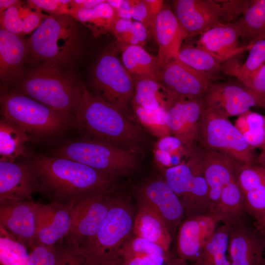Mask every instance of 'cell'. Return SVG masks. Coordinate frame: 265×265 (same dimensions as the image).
Returning <instances> with one entry per match:
<instances>
[{"label": "cell", "instance_id": "cell-53", "mask_svg": "<svg viewBox=\"0 0 265 265\" xmlns=\"http://www.w3.org/2000/svg\"><path fill=\"white\" fill-rule=\"evenodd\" d=\"M23 1L17 0H0V13H3L5 10L13 6L20 4Z\"/></svg>", "mask_w": 265, "mask_h": 265}, {"label": "cell", "instance_id": "cell-44", "mask_svg": "<svg viewBox=\"0 0 265 265\" xmlns=\"http://www.w3.org/2000/svg\"><path fill=\"white\" fill-rule=\"evenodd\" d=\"M71 0H28L31 8L44 10L51 16L69 15Z\"/></svg>", "mask_w": 265, "mask_h": 265}, {"label": "cell", "instance_id": "cell-13", "mask_svg": "<svg viewBox=\"0 0 265 265\" xmlns=\"http://www.w3.org/2000/svg\"><path fill=\"white\" fill-rule=\"evenodd\" d=\"M205 107L228 118L239 116L254 106L263 107L265 96L246 87L238 80L212 82L202 98Z\"/></svg>", "mask_w": 265, "mask_h": 265}, {"label": "cell", "instance_id": "cell-40", "mask_svg": "<svg viewBox=\"0 0 265 265\" xmlns=\"http://www.w3.org/2000/svg\"><path fill=\"white\" fill-rule=\"evenodd\" d=\"M169 254L170 252L165 251L154 242L132 235L122 247L121 259L122 262L123 260L147 255L167 256Z\"/></svg>", "mask_w": 265, "mask_h": 265}, {"label": "cell", "instance_id": "cell-2", "mask_svg": "<svg viewBox=\"0 0 265 265\" xmlns=\"http://www.w3.org/2000/svg\"><path fill=\"white\" fill-rule=\"evenodd\" d=\"M74 124L85 132L87 138L144 154L146 137L141 127L83 84Z\"/></svg>", "mask_w": 265, "mask_h": 265}, {"label": "cell", "instance_id": "cell-14", "mask_svg": "<svg viewBox=\"0 0 265 265\" xmlns=\"http://www.w3.org/2000/svg\"><path fill=\"white\" fill-rule=\"evenodd\" d=\"M215 81L179 59L163 66L158 80L171 101L202 99L210 85Z\"/></svg>", "mask_w": 265, "mask_h": 265}, {"label": "cell", "instance_id": "cell-19", "mask_svg": "<svg viewBox=\"0 0 265 265\" xmlns=\"http://www.w3.org/2000/svg\"><path fill=\"white\" fill-rule=\"evenodd\" d=\"M73 205L36 203L37 229L34 245L55 246L63 241L71 226Z\"/></svg>", "mask_w": 265, "mask_h": 265}, {"label": "cell", "instance_id": "cell-35", "mask_svg": "<svg viewBox=\"0 0 265 265\" xmlns=\"http://www.w3.org/2000/svg\"><path fill=\"white\" fill-rule=\"evenodd\" d=\"M133 81L132 105L146 109H155L162 106L167 109L171 102L158 81L149 79L133 80Z\"/></svg>", "mask_w": 265, "mask_h": 265}, {"label": "cell", "instance_id": "cell-43", "mask_svg": "<svg viewBox=\"0 0 265 265\" xmlns=\"http://www.w3.org/2000/svg\"><path fill=\"white\" fill-rule=\"evenodd\" d=\"M119 265H187L186 261L170 254L147 255L122 261Z\"/></svg>", "mask_w": 265, "mask_h": 265}, {"label": "cell", "instance_id": "cell-50", "mask_svg": "<svg viewBox=\"0 0 265 265\" xmlns=\"http://www.w3.org/2000/svg\"><path fill=\"white\" fill-rule=\"evenodd\" d=\"M132 28L137 45L142 46L148 37V31L146 27L142 23L134 21H132Z\"/></svg>", "mask_w": 265, "mask_h": 265}, {"label": "cell", "instance_id": "cell-7", "mask_svg": "<svg viewBox=\"0 0 265 265\" xmlns=\"http://www.w3.org/2000/svg\"><path fill=\"white\" fill-rule=\"evenodd\" d=\"M143 154L89 138L69 142L54 156L74 160L116 179L134 171Z\"/></svg>", "mask_w": 265, "mask_h": 265}, {"label": "cell", "instance_id": "cell-41", "mask_svg": "<svg viewBox=\"0 0 265 265\" xmlns=\"http://www.w3.org/2000/svg\"><path fill=\"white\" fill-rule=\"evenodd\" d=\"M243 194L248 214L258 222L265 212V182Z\"/></svg>", "mask_w": 265, "mask_h": 265}, {"label": "cell", "instance_id": "cell-51", "mask_svg": "<svg viewBox=\"0 0 265 265\" xmlns=\"http://www.w3.org/2000/svg\"><path fill=\"white\" fill-rule=\"evenodd\" d=\"M116 11L119 18L131 19L133 11L132 0H122L120 6Z\"/></svg>", "mask_w": 265, "mask_h": 265}, {"label": "cell", "instance_id": "cell-5", "mask_svg": "<svg viewBox=\"0 0 265 265\" xmlns=\"http://www.w3.org/2000/svg\"><path fill=\"white\" fill-rule=\"evenodd\" d=\"M134 220L130 198L118 189L98 233L78 249L95 265H119L122 247L133 235Z\"/></svg>", "mask_w": 265, "mask_h": 265}, {"label": "cell", "instance_id": "cell-45", "mask_svg": "<svg viewBox=\"0 0 265 265\" xmlns=\"http://www.w3.org/2000/svg\"><path fill=\"white\" fill-rule=\"evenodd\" d=\"M132 23L131 19L118 18L113 24L111 32L115 36L119 47L121 48L130 38L132 33Z\"/></svg>", "mask_w": 265, "mask_h": 265}, {"label": "cell", "instance_id": "cell-6", "mask_svg": "<svg viewBox=\"0 0 265 265\" xmlns=\"http://www.w3.org/2000/svg\"><path fill=\"white\" fill-rule=\"evenodd\" d=\"M1 117L22 128L32 140H42L65 130L74 119L15 91L0 96Z\"/></svg>", "mask_w": 265, "mask_h": 265}, {"label": "cell", "instance_id": "cell-17", "mask_svg": "<svg viewBox=\"0 0 265 265\" xmlns=\"http://www.w3.org/2000/svg\"><path fill=\"white\" fill-rule=\"evenodd\" d=\"M205 106L202 99H176L166 109V122L170 134L190 150L197 141L199 122Z\"/></svg>", "mask_w": 265, "mask_h": 265}, {"label": "cell", "instance_id": "cell-18", "mask_svg": "<svg viewBox=\"0 0 265 265\" xmlns=\"http://www.w3.org/2000/svg\"><path fill=\"white\" fill-rule=\"evenodd\" d=\"M218 222L212 214L184 219L178 229L177 256L186 261L194 262L214 233Z\"/></svg>", "mask_w": 265, "mask_h": 265}, {"label": "cell", "instance_id": "cell-46", "mask_svg": "<svg viewBox=\"0 0 265 265\" xmlns=\"http://www.w3.org/2000/svg\"><path fill=\"white\" fill-rule=\"evenodd\" d=\"M253 91L265 96V63L244 84Z\"/></svg>", "mask_w": 265, "mask_h": 265}, {"label": "cell", "instance_id": "cell-36", "mask_svg": "<svg viewBox=\"0 0 265 265\" xmlns=\"http://www.w3.org/2000/svg\"><path fill=\"white\" fill-rule=\"evenodd\" d=\"M235 126L252 148H261L265 141V115L251 111L239 115Z\"/></svg>", "mask_w": 265, "mask_h": 265}, {"label": "cell", "instance_id": "cell-31", "mask_svg": "<svg viewBox=\"0 0 265 265\" xmlns=\"http://www.w3.org/2000/svg\"><path fill=\"white\" fill-rule=\"evenodd\" d=\"M69 15L89 28L96 37L111 31L119 18L106 0L92 8H71Z\"/></svg>", "mask_w": 265, "mask_h": 265}, {"label": "cell", "instance_id": "cell-54", "mask_svg": "<svg viewBox=\"0 0 265 265\" xmlns=\"http://www.w3.org/2000/svg\"><path fill=\"white\" fill-rule=\"evenodd\" d=\"M261 148L262 151L257 159L256 164L265 167V141Z\"/></svg>", "mask_w": 265, "mask_h": 265}, {"label": "cell", "instance_id": "cell-27", "mask_svg": "<svg viewBox=\"0 0 265 265\" xmlns=\"http://www.w3.org/2000/svg\"><path fill=\"white\" fill-rule=\"evenodd\" d=\"M248 214L237 175L223 188L213 215L219 222L233 226L246 222Z\"/></svg>", "mask_w": 265, "mask_h": 265}, {"label": "cell", "instance_id": "cell-48", "mask_svg": "<svg viewBox=\"0 0 265 265\" xmlns=\"http://www.w3.org/2000/svg\"><path fill=\"white\" fill-rule=\"evenodd\" d=\"M132 2L133 8L132 18L142 23L145 26L148 15V8L145 0H132Z\"/></svg>", "mask_w": 265, "mask_h": 265}, {"label": "cell", "instance_id": "cell-21", "mask_svg": "<svg viewBox=\"0 0 265 265\" xmlns=\"http://www.w3.org/2000/svg\"><path fill=\"white\" fill-rule=\"evenodd\" d=\"M265 250V237L247 222L231 227L228 252L231 265H261Z\"/></svg>", "mask_w": 265, "mask_h": 265}, {"label": "cell", "instance_id": "cell-3", "mask_svg": "<svg viewBox=\"0 0 265 265\" xmlns=\"http://www.w3.org/2000/svg\"><path fill=\"white\" fill-rule=\"evenodd\" d=\"M82 83L68 77L59 67L43 63L30 70L15 91L74 119L82 95Z\"/></svg>", "mask_w": 265, "mask_h": 265}, {"label": "cell", "instance_id": "cell-42", "mask_svg": "<svg viewBox=\"0 0 265 265\" xmlns=\"http://www.w3.org/2000/svg\"><path fill=\"white\" fill-rule=\"evenodd\" d=\"M56 265H95L80 250L64 242L58 244Z\"/></svg>", "mask_w": 265, "mask_h": 265}, {"label": "cell", "instance_id": "cell-56", "mask_svg": "<svg viewBox=\"0 0 265 265\" xmlns=\"http://www.w3.org/2000/svg\"><path fill=\"white\" fill-rule=\"evenodd\" d=\"M106 2L115 10H117L120 6L122 0H106Z\"/></svg>", "mask_w": 265, "mask_h": 265}, {"label": "cell", "instance_id": "cell-16", "mask_svg": "<svg viewBox=\"0 0 265 265\" xmlns=\"http://www.w3.org/2000/svg\"><path fill=\"white\" fill-rule=\"evenodd\" d=\"M137 195L164 221L172 237L185 218V211L178 196L163 178H156L143 184Z\"/></svg>", "mask_w": 265, "mask_h": 265}, {"label": "cell", "instance_id": "cell-9", "mask_svg": "<svg viewBox=\"0 0 265 265\" xmlns=\"http://www.w3.org/2000/svg\"><path fill=\"white\" fill-rule=\"evenodd\" d=\"M249 0H176L172 9L186 39L201 35L220 23H232Z\"/></svg>", "mask_w": 265, "mask_h": 265}, {"label": "cell", "instance_id": "cell-37", "mask_svg": "<svg viewBox=\"0 0 265 265\" xmlns=\"http://www.w3.org/2000/svg\"><path fill=\"white\" fill-rule=\"evenodd\" d=\"M135 119L152 134L161 138L170 134L166 122V108L146 109L132 105Z\"/></svg>", "mask_w": 265, "mask_h": 265}, {"label": "cell", "instance_id": "cell-59", "mask_svg": "<svg viewBox=\"0 0 265 265\" xmlns=\"http://www.w3.org/2000/svg\"><path fill=\"white\" fill-rule=\"evenodd\" d=\"M264 109H265V106L264 107Z\"/></svg>", "mask_w": 265, "mask_h": 265}, {"label": "cell", "instance_id": "cell-52", "mask_svg": "<svg viewBox=\"0 0 265 265\" xmlns=\"http://www.w3.org/2000/svg\"><path fill=\"white\" fill-rule=\"evenodd\" d=\"M104 0H74L70 2L71 8H92L104 2Z\"/></svg>", "mask_w": 265, "mask_h": 265}, {"label": "cell", "instance_id": "cell-34", "mask_svg": "<svg viewBox=\"0 0 265 265\" xmlns=\"http://www.w3.org/2000/svg\"><path fill=\"white\" fill-rule=\"evenodd\" d=\"M231 227L225 224L217 227L193 265H231L227 256Z\"/></svg>", "mask_w": 265, "mask_h": 265}, {"label": "cell", "instance_id": "cell-10", "mask_svg": "<svg viewBox=\"0 0 265 265\" xmlns=\"http://www.w3.org/2000/svg\"><path fill=\"white\" fill-rule=\"evenodd\" d=\"M202 149L216 151L242 165L256 163L255 149L228 119L205 107L199 122L197 141Z\"/></svg>", "mask_w": 265, "mask_h": 265}, {"label": "cell", "instance_id": "cell-33", "mask_svg": "<svg viewBox=\"0 0 265 265\" xmlns=\"http://www.w3.org/2000/svg\"><path fill=\"white\" fill-rule=\"evenodd\" d=\"M32 141L21 127L1 117L0 121V160L14 161L26 150V144Z\"/></svg>", "mask_w": 265, "mask_h": 265}, {"label": "cell", "instance_id": "cell-20", "mask_svg": "<svg viewBox=\"0 0 265 265\" xmlns=\"http://www.w3.org/2000/svg\"><path fill=\"white\" fill-rule=\"evenodd\" d=\"M0 226L30 250L37 233L36 203L27 200L1 205Z\"/></svg>", "mask_w": 265, "mask_h": 265}, {"label": "cell", "instance_id": "cell-30", "mask_svg": "<svg viewBox=\"0 0 265 265\" xmlns=\"http://www.w3.org/2000/svg\"><path fill=\"white\" fill-rule=\"evenodd\" d=\"M242 14L236 22L240 31L241 43L249 50L255 43L265 38V0L249 1Z\"/></svg>", "mask_w": 265, "mask_h": 265}, {"label": "cell", "instance_id": "cell-15", "mask_svg": "<svg viewBox=\"0 0 265 265\" xmlns=\"http://www.w3.org/2000/svg\"><path fill=\"white\" fill-rule=\"evenodd\" d=\"M39 191L38 176L30 161L0 160V206L32 200Z\"/></svg>", "mask_w": 265, "mask_h": 265}, {"label": "cell", "instance_id": "cell-58", "mask_svg": "<svg viewBox=\"0 0 265 265\" xmlns=\"http://www.w3.org/2000/svg\"><path fill=\"white\" fill-rule=\"evenodd\" d=\"M261 232H262V231H261ZM262 232L264 234V236H265V231H263V232Z\"/></svg>", "mask_w": 265, "mask_h": 265}, {"label": "cell", "instance_id": "cell-39", "mask_svg": "<svg viewBox=\"0 0 265 265\" xmlns=\"http://www.w3.org/2000/svg\"><path fill=\"white\" fill-rule=\"evenodd\" d=\"M0 229V261L1 265H27L29 252L27 247Z\"/></svg>", "mask_w": 265, "mask_h": 265}, {"label": "cell", "instance_id": "cell-28", "mask_svg": "<svg viewBox=\"0 0 265 265\" xmlns=\"http://www.w3.org/2000/svg\"><path fill=\"white\" fill-rule=\"evenodd\" d=\"M122 60L133 80L149 79L158 81L162 68L159 60L142 46L132 45L123 49Z\"/></svg>", "mask_w": 265, "mask_h": 265}, {"label": "cell", "instance_id": "cell-23", "mask_svg": "<svg viewBox=\"0 0 265 265\" xmlns=\"http://www.w3.org/2000/svg\"><path fill=\"white\" fill-rule=\"evenodd\" d=\"M153 35L159 47L157 57L162 67L171 61L178 59L185 34L173 10L163 4L155 23Z\"/></svg>", "mask_w": 265, "mask_h": 265}, {"label": "cell", "instance_id": "cell-12", "mask_svg": "<svg viewBox=\"0 0 265 265\" xmlns=\"http://www.w3.org/2000/svg\"><path fill=\"white\" fill-rule=\"evenodd\" d=\"M118 189L91 195L74 202L71 226L63 242L79 249L88 243L102 226Z\"/></svg>", "mask_w": 265, "mask_h": 265}, {"label": "cell", "instance_id": "cell-57", "mask_svg": "<svg viewBox=\"0 0 265 265\" xmlns=\"http://www.w3.org/2000/svg\"><path fill=\"white\" fill-rule=\"evenodd\" d=\"M261 265H265V259H263V261L262 262Z\"/></svg>", "mask_w": 265, "mask_h": 265}, {"label": "cell", "instance_id": "cell-1", "mask_svg": "<svg viewBox=\"0 0 265 265\" xmlns=\"http://www.w3.org/2000/svg\"><path fill=\"white\" fill-rule=\"evenodd\" d=\"M29 161L38 176L39 192L51 203H72L117 188L116 179L69 159L38 155Z\"/></svg>", "mask_w": 265, "mask_h": 265}, {"label": "cell", "instance_id": "cell-24", "mask_svg": "<svg viewBox=\"0 0 265 265\" xmlns=\"http://www.w3.org/2000/svg\"><path fill=\"white\" fill-rule=\"evenodd\" d=\"M21 36L0 29V78L5 85H14L23 78L28 49L27 41Z\"/></svg>", "mask_w": 265, "mask_h": 265}, {"label": "cell", "instance_id": "cell-29", "mask_svg": "<svg viewBox=\"0 0 265 265\" xmlns=\"http://www.w3.org/2000/svg\"><path fill=\"white\" fill-rule=\"evenodd\" d=\"M22 3L0 14L1 29L20 35L29 34L36 30L49 16L40 10L24 6Z\"/></svg>", "mask_w": 265, "mask_h": 265}, {"label": "cell", "instance_id": "cell-25", "mask_svg": "<svg viewBox=\"0 0 265 265\" xmlns=\"http://www.w3.org/2000/svg\"><path fill=\"white\" fill-rule=\"evenodd\" d=\"M196 45L224 62L249 50L242 45L236 22L220 23L200 35Z\"/></svg>", "mask_w": 265, "mask_h": 265}, {"label": "cell", "instance_id": "cell-11", "mask_svg": "<svg viewBox=\"0 0 265 265\" xmlns=\"http://www.w3.org/2000/svg\"><path fill=\"white\" fill-rule=\"evenodd\" d=\"M92 84L94 94L129 116L134 81L114 52H106L99 58L94 68Z\"/></svg>", "mask_w": 265, "mask_h": 265}, {"label": "cell", "instance_id": "cell-4", "mask_svg": "<svg viewBox=\"0 0 265 265\" xmlns=\"http://www.w3.org/2000/svg\"><path fill=\"white\" fill-rule=\"evenodd\" d=\"M75 21L69 15H49L27 40L28 53L43 63L69 67L78 57L81 46Z\"/></svg>", "mask_w": 265, "mask_h": 265}, {"label": "cell", "instance_id": "cell-32", "mask_svg": "<svg viewBox=\"0 0 265 265\" xmlns=\"http://www.w3.org/2000/svg\"><path fill=\"white\" fill-rule=\"evenodd\" d=\"M178 59L216 81L224 62L197 45L182 46Z\"/></svg>", "mask_w": 265, "mask_h": 265}, {"label": "cell", "instance_id": "cell-47", "mask_svg": "<svg viewBox=\"0 0 265 265\" xmlns=\"http://www.w3.org/2000/svg\"><path fill=\"white\" fill-rule=\"evenodd\" d=\"M148 8V15L145 27L148 32L153 35L155 21L161 10L163 1L161 0H145Z\"/></svg>", "mask_w": 265, "mask_h": 265}, {"label": "cell", "instance_id": "cell-26", "mask_svg": "<svg viewBox=\"0 0 265 265\" xmlns=\"http://www.w3.org/2000/svg\"><path fill=\"white\" fill-rule=\"evenodd\" d=\"M133 235L146 239L170 252L172 237L162 218L148 205L138 200Z\"/></svg>", "mask_w": 265, "mask_h": 265}, {"label": "cell", "instance_id": "cell-8", "mask_svg": "<svg viewBox=\"0 0 265 265\" xmlns=\"http://www.w3.org/2000/svg\"><path fill=\"white\" fill-rule=\"evenodd\" d=\"M163 177L181 200L185 218L212 214L208 187L204 174L203 152L195 147L187 160L162 169Z\"/></svg>", "mask_w": 265, "mask_h": 265}, {"label": "cell", "instance_id": "cell-22", "mask_svg": "<svg viewBox=\"0 0 265 265\" xmlns=\"http://www.w3.org/2000/svg\"><path fill=\"white\" fill-rule=\"evenodd\" d=\"M204 174L213 214L224 187L237 175L239 163L222 153L202 149Z\"/></svg>", "mask_w": 265, "mask_h": 265}, {"label": "cell", "instance_id": "cell-55", "mask_svg": "<svg viewBox=\"0 0 265 265\" xmlns=\"http://www.w3.org/2000/svg\"><path fill=\"white\" fill-rule=\"evenodd\" d=\"M255 226L262 232L265 231V212L261 219L257 222H255Z\"/></svg>", "mask_w": 265, "mask_h": 265}, {"label": "cell", "instance_id": "cell-38", "mask_svg": "<svg viewBox=\"0 0 265 265\" xmlns=\"http://www.w3.org/2000/svg\"><path fill=\"white\" fill-rule=\"evenodd\" d=\"M265 63V38L255 43L249 50V54L242 65H230L227 74L235 76L243 85Z\"/></svg>", "mask_w": 265, "mask_h": 265}, {"label": "cell", "instance_id": "cell-49", "mask_svg": "<svg viewBox=\"0 0 265 265\" xmlns=\"http://www.w3.org/2000/svg\"><path fill=\"white\" fill-rule=\"evenodd\" d=\"M154 154L156 162L162 169L168 168L173 166L172 158L170 153L155 148Z\"/></svg>", "mask_w": 265, "mask_h": 265}]
</instances>
